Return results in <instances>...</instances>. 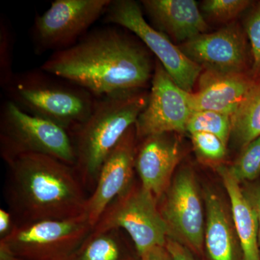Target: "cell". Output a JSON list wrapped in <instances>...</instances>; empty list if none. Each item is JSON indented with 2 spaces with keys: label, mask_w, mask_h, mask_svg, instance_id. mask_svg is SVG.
Returning <instances> with one entry per match:
<instances>
[{
  "label": "cell",
  "mask_w": 260,
  "mask_h": 260,
  "mask_svg": "<svg viewBox=\"0 0 260 260\" xmlns=\"http://www.w3.org/2000/svg\"><path fill=\"white\" fill-rule=\"evenodd\" d=\"M117 25L89 31L73 47L53 52L40 67L95 98L146 89L155 64L144 44Z\"/></svg>",
  "instance_id": "1"
},
{
  "label": "cell",
  "mask_w": 260,
  "mask_h": 260,
  "mask_svg": "<svg viewBox=\"0 0 260 260\" xmlns=\"http://www.w3.org/2000/svg\"><path fill=\"white\" fill-rule=\"evenodd\" d=\"M6 164L5 201L17 225L86 214L89 195L73 166L39 153Z\"/></svg>",
  "instance_id": "2"
},
{
  "label": "cell",
  "mask_w": 260,
  "mask_h": 260,
  "mask_svg": "<svg viewBox=\"0 0 260 260\" xmlns=\"http://www.w3.org/2000/svg\"><path fill=\"white\" fill-rule=\"evenodd\" d=\"M148 98L146 89L96 97L86 120L70 132L75 150L74 167L87 192H93L103 164L135 125Z\"/></svg>",
  "instance_id": "3"
},
{
  "label": "cell",
  "mask_w": 260,
  "mask_h": 260,
  "mask_svg": "<svg viewBox=\"0 0 260 260\" xmlns=\"http://www.w3.org/2000/svg\"><path fill=\"white\" fill-rule=\"evenodd\" d=\"M23 112L46 119L68 133L90 115L95 98L90 92L39 69L15 73L4 89Z\"/></svg>",
  "instance_id": "4"
},
{
  "label": "cell",
  "mask_w": 260,
  "mask_h": 260,
  "mask_svg": "<svg viewBox=\"0 0 260 260\" xmlns=\"http://www.w3.org/2000/svg\"><path fill=\"white\" fill-rule=\"evenodd\" d=\"M29 153L50 155L73 167L75 164L73 142L67 130L6 101L0 112V155L7 162Z\"/></svg>",
  "instance_id": "5"
},
{
  "label": "cell",
  "mask_w": 260,
  "mask_h": 260,
  "mask_svg": "<svg viewBox=\"0 0 260 260\" xmlns=\"http://www.w3.org/2000/svg\"><path fill=\"white\" fill-rule=\"evenodd\" d=\"M111 229L124 231L140 256L155 246H165L169 235L158 199L134 181L104 210L93 231Z\"/></svg>",
  "instance_id": "6"
},
{
  "label": "cell",
  "mask_w": 260,
  "mask_h": 260,
  "mask_svg": "<svg viewBox=\"0 0 260 260\" xmlns=\"http://www.w3.org/2000/svg\"><path fill=\"white\" fill-rule=\"evenodd\" d=\"M104 23L134 34L156 56L171 78L184 91L193 93L203 68L173 44L170 38L149 25L139 3L134 0H112L104 15Z\"/></svg>",
  "instance_id": "7"
},
{
  "label": "cell",
  "mask_w": 260,
  "mask_h": 260,
  "mask_svg": "<svg viewBox=\"0 0 260 260\" xmlns=\"http://www.w3.org/2000/svg\"><path fill=\"white\" fill-rule=\"evenodd\" d=\"M93 226L86 214L17 225L5 242L23 260H72Z\"/></svg>",
  "instance_id": "8"
},
{
  "label": "cell",
  "mask_w": 260,
  "mask_h": 260,
  "mask_svg": "<svg viewBox=\"0 0 260 260\" xmlns=\"http://www.w3.org/2000/svg\"><path fill=\"white\" fill-rule=\"evenodd\" d=\"M112 0H55L37 15L32 39L37 54L54 52L77 44L107 11Z\"/></svg>",
  "instance_id": "9"
},
{
  "label": "cell",
  "mask_w": 260,
  "mask_h": 260,
  "mask_svg": "<svg viewBox=\"0 0 260 260\" xmlns=\"http://www.w3.org/2000/svg\"><path fill=\"white\" fill-rule=\"evenodd\" d=\"M160 200L159 209L169 229V237H177L194 250L201 251L204 244V214L198 182L190 168H181L174 174Z\"/></svg>",
  "instance_id": "10"
},
{
  "label": "cell",
  "mask_w": 260,
  "mask_h": 260,
  "mask_svg": "<svg viewBox=\"0 0 260 260\" xmlns=\"http://www.w3.org/2000/svg\"><path fill=\"white\" fill-rule=\"evenodd\" d=\"M191 113L187 92L174 81L158 60L155 61L148 103L135 124L137 139L185 133Z\"/></svg>",
  "instance_id": "11"
},
{
  "label": "cell",
  "mask_w": 260,
  "mask_h": 260,
  "mask_svg": "<svg viewBox=\"0 0 260 260\" xmlns=\"http://www.w3.org/2000/svg\"><path fill=\"white\" fill-rule=\"evenodd\" d=\"M204 71L218 74L247 73L249 53L245 34L235 22L213 32H205L179 45Z\"/></svg>",
  "instance_id": "12"
},
{
  "label": "cell",
  "mask_w": 260,
  "mask_h": 260,
  "mask_svg": "<svg viewBox=\"0 0 260 260\" xmlns=\"http://www.w3.org/2000/svg\"><path fill=\"white\" fill-rule=\"evenodd\" d=\"M137 140L134 125L103 164L95 189L89 195L85 213L93 229L107 207L125 192L134 181Z\"/></svg>",
  "instance_id": "13"
},
{
  "label": "cell",
  "mask_w": 260,
  "mask_h": 260,
  "mask_svg": "<svg viewBox=\"0 0 260 260\" xmlns=\"http://www.w3.org/2000/svg\"><path fill=\"white\" fill-rule=\"evenodd\" d=\"M140 140L135 151V172L142 186L159 200L170 185L180 160V145L173 133L151 135Z\"/></svg>",
  "instance_id": "14"
},
{
  "label": "cell",
  "mask_w": 260,
  "mask_h": 260,
  "mask_svg": "<svg viewBox=\"0 0 260 260\" xmlns=\"http://www.w3.org/2000/svg\"><path fill=\"white\" fill-rule=\"evenodd\" d=\"M251 73L218 74L203 70L196 92L188 93L194 111H213L232 116L256 81Z\"/></svg>",
  "instance_id": "15"
},
{
  "label": "cell",
  "mask_w": 260,
  "mask_h": 260,
  "mask_svg": "<svg viewBox=\"0 0 260 260\" xmlns=\"http://www.w3.org/2000/svg\"><path fill=\"white\" fill-rule=\"evenodd\" d=\"M141 4L154 28L176 42L182 44L208 30L194 0H143Z\"/></svg>",
  "instance_id": "16"
},
{
  "label": "cell",
  "mask_w": 260,
  "mask_h": 260,
  "mask_svg": "<svg viewBox=\"0 0 260 260\" xmlns=\"http://www.w3.org/2000/svg\"><path fill=\"white\" fill-rule=\"evenodd\" d=\"M218 172L230 200L233 221L242 248L243 260H260L257 214L254 203L229 167H219Z\"/></svg>",
  "instance_id": "17"
},
{
  "label": "cell",
  "mask_w": 260,
  "mask_h": 260,
  "mask_svg": "<svg viewBox=\"0 0 260 260\" xmlns=\"http://www.w3.org/2000/svg\"><path fill=\"white\" fill-rule=\"evenodd\" d=\"M206 220L204 242L211 260H236L232 224L223 203L213 191L205 194Z\"/></svg>",
  "instance_id": "18"
},
{
  "label": "cell",
  "mask_w": 260,
  "mask_h": 260,
  "mask_svg": "<svg viewBox=\"0 0 260 260\" xmlns=\"http://www.w3.org/2000/svg\"><path fill=\"white\" fill-rule=\"evenodd\" d=\"M121 229H111L89 234L72 260H140L133 253Z\"/></svg>",
  "instance_id": "19"
},
{
  "label": "cell",
  "mask_w": 260,
  "mask_h": 260,
  "mask_svg": "<svg viewBox=\"0 0 260 260\" xmlns=\"http://www.w3.org/2000/svg\"><path fill=\"white\" fill-rule=\"evenodd\" d=\"M260 136V78L232 116V138L242 150Z\"/></svg>",
  "instance_id": "20"
},
{
  "label": "cell",
  "mask_w": 260,
  "mask_h": 260,
  "mask_svg": "<svg viewBox=\"0 0 260 260\" xmlns=\"http://www.w3.org/2000/svg\"><path fill=\"white\" fill-rule=\"evenodd\" d=\"M186 132L210 133L227 144L232 133V116L213 111H194L188 121Z\"/></svg>",
  "instance_id": "21"
},
{
  "label": "cell",
  "mask_w": 260,
  "mask_h": 260,
  "mask_svg": "<svg viewBox=\"0 0 260 260\" xmlns=\"http://www.w3.org/2000/svg\"><path fill=\"white\" fill-rule=\"evenodd\" d=\"M239 182L252 181L260 176V136L242 150L239 156L229 167Z\"/></svg>",
  "instance_id": "22"
},
{
  "label": "cell",
  "mask_w": 260,
  "mask_h": 260,
  "mask_svg": "<svg viewBox=\"0 0 260 260\" xmlns=\"http://www.w3.org/2000/svg\"><path fill=\"white\" fill-rule=\"evenodd\" d=\"M15 32L5 15L0 18V85L4 89L13 79Z\"/></svg>",
  "instance_id": "23"
},
{
  "label": "cell",
  "mask_w": 260,
  "mask_h": 260,
  "mask_svg": "<svg viewBox=\"0 0 260 260\" xmlns=\"http://www.w3.org/2000/svg\"><path fill=\"white\" fill-rule=\"evenodd\" d=\"M251 5L249 0H205L202 10L207 18L227 23L245 11Z\"/></svg>",
  "instance_id": "24"
},
{
  "label": "cell",
  "mask_w": 260,
  "mask_h": 260,
  "mask_svg": "<svg viewBox=\"0 0 260 260\" xmlns=\"http://www.w3.org/2000/svg\"><path fill=\"white\" fill-rule=\"evenodd\" d=\"M195 152L205 160L218 162L226 155L227 144L215 135L206 133L190 134Z\"/></svg>",
  "instance_id": "25"
},
{
  "label": "cell",
  "mask_w": 260,
  "mask_h": 260,
  "mask_svg": "<svg viewBox=\"0 0 260 260\" xmlns=\"http://www.w3.org/2000/svg\"><path fill=\"white\" fill-rule=\"evenodd\" d=\"M244 29L250 44L251 74L258 79L260 78V1L249 12Z\"/></svg>",
  "instance_id": "26"
},
{
  "label": "cell",
  "mask_w": 260,
  "mask_h": 260,
  "mask_svg": "<svg viewBox=\"0 0 260 260\" xmlns=\"http://www.w3.org/2000/svg\"><path fill=\"white\" fill-rule=\"evenodd\" d=\"M165 246L172 260H196L189 249L174 238L168 237Z\"/></svg>",
  "instance_id": "27"
},
{
  "label": "cell",
  "mask_w": 260,
  "mask_h": 260,
  "mask_svg": "<svg viewBox=\"0 0 260 260\" xmlns=\"http://www.w3.org/2000/svg\"><path fill=\"white\" fill-rule=\"evenodd\" d=\"M16 226L13 214L9 210L2 208L0 210V241L9 237Z\"/></svg>",
  "instance_id": "28"
},
{
  "label": "cell",
  "mask_w": 260,
  "mask_h": 260,
  "mask_svg": "<svg viewBox=\"0 0 260 260\" xmlns=\"http://www.w3.org/2000/svg\"><path fill=\"white\" fill-rule=\"evenodd\" d=\"M140 260H172V258L166 246H159L140 256Z\"/></svg>",
  "instance_id": "29"
},
{
  "label": "cell",
  "mask_w": 260,
  "mask_h": 260,
  "mask_svg": "<svg viewBox=\"0 0 260 260\" xmlns=\"http://www.w3.org/2000/svg\"><path fill=\"white\" fill-rule=\"evenodd\" d=\"M249 194V196H250L251 200H252L253 203H254V207H255L256 214H257L258 240H259L260 251V184L259 186L254 188V190L251 191L250 194Z\"/></svg>",
  "instance_id": "30"
},
{
  "label": "cell",
  "mask_w": 260,
  "mask_h": 260,
  "mask_svg": "<svg viewBox=\"0 0 260 260\" xmlns=\"http://www.w3.org/2000/svg\"><path fill=\"white\" fill-rule=\"evenodd\" d=\"M0 260H23L15 254L5 242H0Z\"/></svg>",
  "instance_id": "31"
},
{
  "label": "cell",
  "mask_w": 260,
  "mask_h": 260,
  "mask_svg": "<svg viewBox=\"0 0 260 260\" xmlns=\"http://www.w3.org/2000/svg\"></svg>",
  "instance_id": "32"
}]
</instances>
